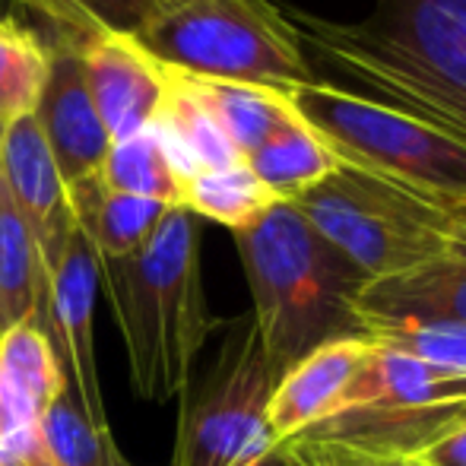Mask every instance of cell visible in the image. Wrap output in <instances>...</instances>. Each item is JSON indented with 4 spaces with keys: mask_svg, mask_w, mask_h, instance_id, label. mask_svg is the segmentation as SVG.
I'll return each mask as SVG.
<instances>
[{
    "mask_svg": "<svg viewBox=\"0 0 466 466\" xmlns=\"http://www.w3.org/2000/svg\"><path fill=\"white\" fill-rule=\"evenodd\" d=\"M279 10L318 83L466 143V0H374L359 23Z\"/></svg>",
    "mask_w": 466,
    "mask_h": 466,
    "instance_id": "1",
    "label": "cell"
},
{
    "mask_svg": "<svg viewBox=\"0 0 466 466\" xmlns=\"http://www.w3.org/2000/svg\"><path fill=\"white\" fill-rule=\"evenodd\" d=\"M232 235L251 289V320L277 374L327 343L365 337L359 295L369 277L292 203H273Z\"/></svg>",
    "mask_w": 466,
    "mask_h": 466,
    "instance_id": "2",
    "label": "cell"
},
{
    "mask_svg": "<svg viewBox=\"0 0 466 466\" xmlns=\"http://www.w3.org/2000/svg\"><path fill=\"white\" fill-rule=\"evenodd\" d=\"M98 267L121 327L134 390L149 403L181 397L207 337L222 327L207 311L197 216L172 207L140 251L98 260Z\"/></svg>",
    "mask_w": 466,
    "mask_h": 466,
    "instance_id": "3",
    "label": "cell"
},
{
    "mask_svg": "<svg viewBox=\"0 0 466 466\" xmlns=\"http://www.w3.org/2000/svg\"><path fill=\"white\" fill-rule=\"evenodd\" d=\"M134 42L187 76L277 89L314 83L305 51L270 0H156Z\"/></svg>",
    "mask_w": 466,
    "mask_h": 466,
    "instance_id": "4",
    "label": "cell"
},
{
    "mask_svg": "<svg viewBox=\"0 0 466 466\" xmlns=\"http://www.w3.org/2000/svg\"><path fill=\"white\" fill-rule=\"evenodd\" d=\"M222 327L213 362L181 393L175 466H292L267 425L279 374L251 314Z\"/></svg>",
    "mask_w": 466,
    "mask_h": 466,
    "instance_id": "5",
    "label": "cell"
},
{
    "mask_svg": "<svg viewBox=\"0 0 466 466\" xmlns=\"http://www.w3.org/2000/svg\"><path fill=\"white\" fill-rule=\"evenodd\" d=\"M289 203L369 282L444 258L435 197L359 166L339 162L330 178Z\"/></svg>",
    "mask_w": 466,
    "mask_h": 466,
    "instance_id": "6",
    "label": "cell"
},
{
    "mask_svg": "<svg viewBox=\"0 0 466 466\" xmlns=\"http://www.w3.org/2000/svg\"><path fill=\"white\" fill-rule=\"evenodd\" d=\"M289 98L346 166L435 197H466V143L318 80L292 86Z\"/></svg>",
    "mask_w": 466,
    "mask_h": 466,
    "instance_id": "7",
    "label": "cell"
},
{
    "mask_svg": "<svg viewBox=\"0 0 466 466\" xmlns=\"http://www.w3.org/2000/svg\"><path fill=\"white\" fill-rule=\"evenodd\" d=\"M102 289V267L93 241L80 226H74L64 251L48 270L35 324L51 343V352L67 371L83 410L96 425H108L105 397L96 369V299Z\"/></svg>",
    "mask_w": 466,
    "mask_h": 466,
    "instance_id": "8",
    "label": "cell"
},
{
    "mask_svg": "<svg viewBox=\"0 0 466 466\" xmlns=\"http://www.w3.org/2000/svg\"><path fill=\"white\" fill-rule=\"evenodd\" d=\"M48 83H45L42 98H38L32 115H35L51 156L57 162V172L70 190L102 172L111 149V137L98 117L93 96H89L80 38L48 35Z\"/></svg>",
    "mask_w": 466,
    "mask_h": 466,
    "instance_id": "9",
    "label": "cell"
},
{
    "mask_svg": "<svg viewBox=\"0 0 466 466\" xmlns=\"http://www.w3.org/2000/svg\"><path fill=\"white\" fill-rule=\"evenodd\" d=\"M64 380L35 320L0 333V466H32L45 454L42 416Z\"/></svg>",
    "mask_w": 466,
    "mask_h": 466,
    "instance_id": "10",
    "label": "cell"
},
{
    "mask_svg": "<svg viewBox=\"0 0 466 466\" xmlns=\"http://www.w3.org/2000/svg\"><path fill=\"white\" fill-rule=\"evenodd\" d=\"M86 86L111 143L147 130L168 96V74L134 35H89L80 42Z\"/></svg>",
    "mask_w": 466,
    "mask_h": 466,
    "instance_id": "11",
    "label": "cell"
},
{
    "mask_svg": "<svg viewBox=\"0 0 466 466\" xmlns=\"http://www.w3.org/2000/svg\"><path fill=\"white\" fill-rule=\"evenodd\" d=\"M0 181L32 226L42 248L45 270H51L74 232V207L57 162L48 149L35 115L16 117L0 137Z\"/></svg>",
    "mask_w": 466,
    "mask_h": 466,
    "instance_id": "12",
    "label": "cell"
},
{
    "mask_svg": "<svg viewBox=\"0 0 466 466\" xmlns=\"http://www.w3.org/2000/svg\"><path fill=\"white\" fill-rule=\"evenodd\" d=\"M466 425V400L441 406H352L330 412L301 431V441H327L378 457L416 461L438 441ZM292 438V441H295Z\"/></svg>",
    "mask_w": 466,
    "mask_h": 466,
    "instance_id": "13",
    "label": "cell"
},
{
    "mask_svg": "<svg viewBox=\"0 0 466 466\" xmlns=\"http://www.w3.org/2000/svg\"><path fill=\"white\" fill-rule=\"evenodd\" d=\"M369 352V337L337 339V343L308 352L292 369L282 371L270 393V403H267V425H270L277 444L292 441L295 435L330 416L356 380Z\"/></svg>",
    "mask_w": 466,
    "mask_h": 466,
    "instance_id": "14",
    "label": "cell"
},
{
    "mask_svg": "<svg viewBox=\"0 0 466 466\" xmlns=\"http://www.w3.org/2000/svg\"><path fill=\"white\" fill-rule=\"evenodd\" d=\"M359 318L365 337L384 327L466 324V260L438 258L371 279L359 295Z\"/></svg>",
    "mask_w": 466,
    "mask_h": 466,
    "instance_id": "15",
    "label": "cell"
},
{
    "mask_svg": "<svg viewBox=\"0 0 466 466\" xmlns=\"http://www.w3.org/2000/svg\"><path fill=\"white\" fill-rule=\"evenodd\" d=\"M461 400H466V371L371 343L369 359L333 412L352 406H441Z\"/></svg>",
    "mask_w": 466,
    "mask_h": 466,
    "instance_id": "16",
    "label": "cell"
},
{
    "mask_svg": "<svg viewBox=\"0 0 466 466\" xmlns=\"http://www.w3.org/2000/svg\"><path fill=\"white\" fill-rule=\"evenodd\" d=\"M175 76L207 108V115L219 124V130L228 137V143L241 159L251 156L273 134H279L282 127L299 121V111L289 98V89L235 80H207V76H187L178 74V70H175Z\"/></svg>",
    "mask_w": 466,
    "mask_h": 466,
    "instance_id": "17",
    "label": "cell"
},
{
    "mask_svg": "<svg viewBox=\"0 0 466 466\" xmlns=\"http://www.w3.org/2000/svg\"><path fill=\"white\" fill-rule=\"evenodd\" d=\"M70 207H74L76 226L93 241L98 260H121L140 251L162 216L172 209L159 200L108 190L98 181V175L70 187Z\"/></svg>",
    "mask_w": 466,
    "mask_h": 466,
    "instance_id": "18",
    "label": "cell"
},
{
    "mask_svg": "<svg viewBox=\"0 0 466 466\" xmlns=\"http://www.w3.org/2000/svg\"><path fill=\"white\" fill-rule=\"evenodd\" d=\"M48 270L42 248L0 181V333L35 318Z\"/></svg>",
    "mask_w": 466,
    "mask_h": 466,
    "instance_id": "19",
    "label": "cell"
},
{
    "mask_svg": "<svg viewBox=\"0 0 466 466\" xmlns=\"http://www.w3.org/2000/svg\"><path fill=\"white\" fill-rule=\"evenodd\" d=\"M166 74H168V96L162 102L159 115H156L153 127L162 137V147H166L178 178L185 181L194 172H200V168L241 162V156L235 153V147L219 130V124L181 86L175 70L166 67Z\"/></svg>",
    "mask_w": 466,
    "mask_h": 466,
    "instance_id": "20",
    "label": "cell"
},
{
    "mask_svg": "<svg viewBox=\"0 0 466 466\" xmlns=\"http://www.w3.org/2000/svg\"><path fill=\"white\" fill-rule=\"evenodd\" d=\"M245 166L258 175V181L270 190L277 200H295L305 190L320 185L339 168V159L305 121H295L260 143L251 156H245Z\"/></svg>",
    "mask_w": 466,
    "mask_h": 466,
    "instance_id": "21",
    "label": "cell"
},
{
    "mask_svg": "<svg viewBox=\"0 0 466 466\" xmlns=\"http://www.w3.org/2000/svg\"><path fill=\"white\" fill-rule=\"evenodd\" d=\"M279 203L258 175L241 162H228V166L200 168L190 178L181 181V203L187 213L213 219L219 226L241 232V228L254 226L267 209Z\"/></svg>",
    "mask_w": 466,
    "mask_h": 466,
    "instance_id": "22",
    "label": "cell"
},
{
    "mask_svg": "<svg viewBox=\"0 0 466 466\" xmlns=\"http://www.w3.org/2000/svg\"><path fill=\"white\" fill-rule=\"evenodd\" d=\"M42 448L57 466H130L111 438V425L89 419L70 380H64L42 416Z\"/></svg>",
    "mask_w": 466,
    "mask_h": 466,
    "instance_id": "23",
    "label": "cell"
},
{
    "mask_svg": "<svg viewBox=\"0 0 466 466\" xmlns=\"http://www.w3.org/2000/svg\"><path fill=\"white\" fill-rule=\"evenodd\" d=\"M98 181L117 194L147 197V200H159L166 207L181 203V178L153 124L127 140L111 143Z\"/></svg>",
    "mask_w": 466,
    "mask_h": 466,
    "instance_id": "24",
    "label": "cell"
},
{
    "mask_svg": "<svg viewBox=\"0 0 466 466\" xmlns=\"http://www.w3.org/2000/svg\"><path fill=\"white\" fill-rule=\"evenodd\" d=\"M48 35L10 16L0 19V124L4 127L35 111L48 83Z\"/></svg>",
    "mask_w": 466,
    "mask_h": 466,
    "instance_id": "25",
    "label": "cell"
},
{
    "mask_svg": "<svg viewBox=\"0 0 466 466\" xmlns=\"http://www.w3.org/2000/svg\"><path fill=\"white\" fill-rule=\"evenodd\" d=\"M51 25V35H134L156 0H16Z\"/></svg>",
    "mask_w": 466,
    "mask_h": 466,
    "instance_id": "26",
    "label": "cell"
},
{
    "mask_svg": "<svg viewBox=\"0 0 466 466\" xmlns=\"http://www.w3.org/2000/svg\"><path fill=\"white\" fill-rule=\"evenodd\" d=\"M371 343L384 350L416 356L444 369L466 371V324H431V327H384L369 333Z\"/></svg>",
    "mask_w": 466,
    "mask_h": 466,
    "instance_id": "27",
    "label": "cell"
},
{
    "mask_svg": "<svg viewBox=\"0 0 466 466\" xmlns=\"http://www.w3.org/2000/svg\"><path fill=\"white\" fill-rule=\"evenodd\" d=\"M289 463L292 466H422L410 457H378L362 454V451L343 448V444H327V441H286L282 444Z\"/></svg>",
    "mask_w": 466,
    "mask_h": 466,
    "instance_id": "28",
    "label": "cell"
},
{
    "mask_svg": "<svg viewBox=\"0 0 466 466\" xmlns=\"http://www.w3.org/2000/svg\"><path fill=\"white\" fill-rule=\"evenodd\" d=\"M435 203L441 209L444 258L466 260V197H435Z\"/></svg>",
    "mask_w": 466,
    "mask_h": 466,
    "instance_id": "29",
    "label": "cell"
},
{
    "mask_svg": "<svg viewBox=\"0 0 466 466\" xmlns=\"http://www.w3.org/2000/svg\"><path fill=\"white\" fill-rule=\"evenodd\" d=\"M422 466H466V425L416 457Z\"/></svg>",
    "mask_w": 466,
    "mask_h": 466,
    "instance_id": "30",
    "label": "cell"
},
{
    "mask_svg": "<svg viewBox=\"0 0 466 466\" xmlns=\"http://www.w3.org/2000/svg\"><path fill=\"white\" fill-rule=\"evenodd\" d=\"M32 466H57V463H51V461H48V457H45V454H42V457H38V461H35V463H32Z\"/></svg>",
    "mask_w": 466,
    "mask_h": 466,
    "instance_id": "31",
    "label": "cell"
},
{
    "mask_svg": "<svg viewBox=\"0 0 466 466\" xmlns=\"http://www.w3.org/2000/svg\"><path fill=\"white\" fill-rule=\"evenodd\" d=\"M4 4H10V0H0V6H4ZM13 4H16V0H13ZM0 19H6L4 13H0Z\"/></svg>",
    "mask_w": 466,
    "mask_h": 466,
    "instance_id": "32",
    "label": "cell"
},
{
    "mask_svg": "<svg viewBox=\"0 0 466 466\" xmlns=\"http://www.w3.org/2000/svg\"><path fill=\"white\" fill-rule=\"evenodd\" d=\"M0 137H4V124H0Z\"/></svg>",
    "mask_w": 466,
    "mask_h": 466,
    "instance_id": "33",
    "label": "cell"
}]
</instances>
